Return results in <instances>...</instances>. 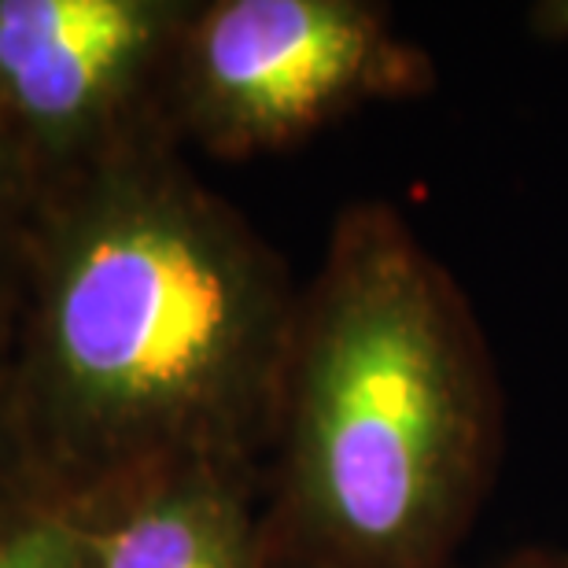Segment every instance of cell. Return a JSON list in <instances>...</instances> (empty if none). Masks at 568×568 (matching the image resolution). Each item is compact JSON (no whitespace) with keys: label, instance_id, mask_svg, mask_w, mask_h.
Segmentation results:
<instances>
[{"label":"cell","instance_id":"obj_1","mask_svg":"<svg viewBox=\"0 0 568 568\" xmlns=\"http://www.w3.org/2000/svg\"><path fill=\"white\" fill-rule=\"evenodd\" d=\"M303 288L152 133L33 200L8 277V428L67 495L185 462L258 469Z\"/></svg>","mask_w":568,"mask_h":568},{"label":"cell","instance_id":"obj_2","mask_svg":"<svg viewBox=\"0 0 568 568\" xmlns=\"http://www.w3.org/2000/svg\"><path fill=\"white\" fill-rule=\"evenodd\" d=\"M498 447L495 362L458 281L395 203H351L295 317L270 447V558L450 568Z\"/></svg>","mask_w":568,"mask_h":568},{"label":"cell","instance_id":"obj_3","mask_svg":"<svg viewBox=\"0 0 568 568\" xmlns=\"http://www.w3.org/2000/svg\"><path fill=\"white\" fill-rule=\"evenodd\" d=\"M432 85V55L373 0H192L170 60L166 130L207 155L252 159Z\"/></svg>","mask_w":568,"mask_h":568},{"label":"cell","instance_id":"obj_4","mask_svg":"<svg viewBox=\"0 0 568 568\" xmlns=\"http://www.w3.org/2000/svg\"><path fill=\"white\" fill-rule=\"evenodd\" d=\"M192 0H0V133L33 200L166 130Z\"/></svg>","mask_w":568,"mask_h":568},{"label":"cell","instance_id":"obj_5","mask_svg":"<svg viewBox=\"0 0 568 568\" xmlns=\"http://www.w3.org/2000/svg\"><path fill=\"white\" fill-rule=\"evenodd\" d=\"M266 476L185 462L85 495L93 568H270Z\"/></svg>","mask_w":568,"mask_h":568},{"label":"cell","instance_id":"obj_6","mask_svg":"<svg viewBox=\"0 0 568 568\" xmlns=\"http://www.w3.org/2000/svg\"><path fill=\"white\" fill-rule=\"evenodd\" d=\"M0 568H93L85 503L19 462L0 473Z\"/></svg>","mask_w":568,"mask_h":568},{"label":"cell","instance_id":"obj_7","mask_svg":"<svg viewBox=\"0 0 568 568\" xmlns=\"http://www.w3.org/2000/svg\"><path fill=\"white\" fill-rule=\"evenodd\" d=\"M30 211H33V189L27 174H22L8 138L0 133V300H8L11 263H16V247L22 230H27Z\"/></svg>","mask_w":568,"mask_h":568},{"label":"cell","instance_id":"obj_8","mask_svg":"<svg viewBox=\"0 0 568 568\" xmlns=\"http://www.w3.org/2000/svg\"><path fill=\"white\" fill-rule=\"evenodd\" d=\"M4 311L8 300H0V473L16 465V450H11V428H8V373H4Z\"/></svg>","mask_w":568,"mask_h":568},{"label":"cell","instance_id":"obj_9","mask_svg":"<svg viewBox=\"0 0 568 568\" xmlns=\"http://www.w3.org/2000/svg\"><path fill=\"white\" fill-rule=\"evenodd\" d=\"M531 27L554 41H568V0H542L531 8Z\"/></svg>","mask_w":568,"mask_h":568},{"label":"cell","instance_id":"obj_10","mask_svg":"<svg viewBox=\"0 0 568 568\" xmlns=\"http://www.w3.org/2000/svg\"><path fill=\"white\" fill-rule=\"evenodd\" d=\"M498 568H568V554L550 547H528L517 550L514 558H506Z\"/></svg>","mask_w":568,"mask_h":568},{"label":"cell","instance_id":"obj_11","mask_svg":"<svg viewBox=\"0 0 568 568\" xmlns=\"http://www.w3.org/2000/svg\"><path fill=\"white\" fill-rule=\"evenodd\" d=\"M270 568H339V565H322V561H295V558H270Z\"/></svg>","mask_w":568,"mask_h":568}]
</instances>
